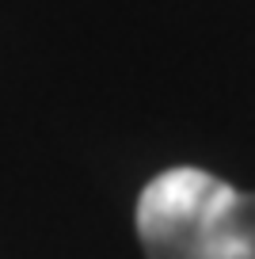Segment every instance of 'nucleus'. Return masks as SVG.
<instances>
[{
  "instance_id": "f257e3e1",
  "label": "nucleus",
  "mask_w": 255,
  "mask_h": 259,
  "mask_svg": "<svg viewBox=\"0 0 255 259\" xmlns=\"http://www.w3.org/2000/svg\"><path fill=\"white\" fill-rule=\"evenodd\" d=\"M145 259H255V194L202 168H167L137 198Z\"/></svg>"
}]
</instances>
